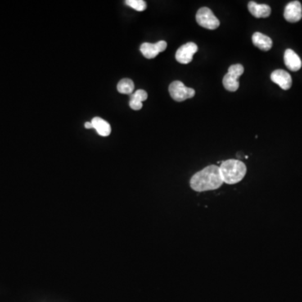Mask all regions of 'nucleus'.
I'll return each mask as SVG.
<instances>
[{"instance_id":"obj_1","label":"nucleus","mask_w":302,"mask_h":302,"mask_svg":"<svg viewBox=\"0 0 302 302\" xmlns=\"http://www.w3.org/2000/svg\"><path fill=\"white\" fill-rule=\"evenodd\" d=\"M222 184L223 181L221 177L220 168L216 164H211L196 172L190 181L191 189L197 192L214 191L220 188Z\"/></svg>"},{"instance_id":"obj_2","label":"nucleus","mask_w":302,"mask_h":302,"mask_svg":"<svg viewBox=\"0 0 302 302\" xmlns=\"http://www.w3.org/2000/svg\"><path fill=\"white\" fill-rule=\"evenodd\" d=\"M221 177L224 183L234 185L244 179L247 167L244 162L239 160H227L221 163Z\"/></svg>"},{"instance_id":"obj_3","label":"nucleus","mask_w":302,"mask_h":302,"mask_svg":"<svg viewBox=\"0 0 302 302\" xmlns=\"http://www.w3.org/2000/svg\"><path fill=\"white\" fill-rule=\"evenodd\" d=\"M244 68L241 64H235L228 68V72L222 79V84L225 89L229 92H236L240 87L239 78L243 75Z\"/></svg>"},{"instance_id":"obj_4","label":"nucleus","mask_w":302,"mask_h":302,"mask_svg":"<svg viewBox=\"0 0 302 302\" xmlns=\"http://www.w3.org/2000/svg\"><path fill=\"white\" fill-rule=\"evenodd\" d=\"M196 20L200 26L208 29H216L220 25V21L216 17L213 11L207 7L201 8L197 11Z\"/></svg>"},{"instance_id":"obj_5","label":"nucleus","mask_w":302,"mask_h":302,"mask_svg":"<svg viewBox=\"0 0 302 302\" xmlns=\"http://www.w3.org/2000/svg\"><path fill=\"white\" fill-rule=\"evenodd\" d=\"M169 92L172 98L177 102H183L193 97L196 94L195 90L186 87L180 81H175L170 85Z\"/></svg>"},{"instance_id":"obj_6","label":"nucleus","mask_w":302,"mask_h":302,"mask_svg":"<svg viewBox=\"0 0 302 302\" xmlns=\"http://www.w3.org/2000/svg\"><path fill=\"white\" fill-rule=\"evenodd\" d=\"M198 47L193 42H188L181 46L176 53V59L181 64H189L193 59V56L196 53Z\"/></svg>"},{"instance_id":"obj_7","label":"nucleus","mask_w":302,"mask_h":302,"mask_svg":"<svg viewBox=\"0 0 302 302\" xmlns=\"http://www.w3.org/2000/svg\"><path fill=\"white\" fill-rule=\"evenodd\" d=\"M167 43L164 41H158L156 43H143L141 46V53L145 58L153 59L166 49Z\"/></svg>"},{"instance_id":"obj_8","label":"nucleus","mask_w":302,"mask_h":302,"mask_svg":"<svg viewBox=\"0 0 302 302\" xmlns=\"http://www.w3.org/2000/svg\"><path fill=\"white\" fill-rule=\"evenodd\" d=\"M284 17L290 23L300 21L302 18L301 4L299 1L289 3L284 11Z\"/></svg>"},{"instance_id":"obj_9","label":"nucleus","mask_w":302,"mask_h":302,"mask_svg":"<svg viewBox=\"0 0 302 302\" xmlns=\"http://www.w3.org/2000/svg\"><path fill=\"white\" fill-rule=\"evenodd\" d=\"M271 78L272 82L280 86L283 90L290 89L292 85L291 76L284 70L274 71Z\"/></svg>"},{"instance_id":"obj_10","label":"nucleus","mask_w":302,"mask_h":302,"mask_svg":"<svg viewBox=\"0 0 302 302\" xmlns=\"http://www.w3.org/2000/svg\"><path fill=\"white\" fill-rule=\"evenodd\" d=\"M285 64L288 69L292 72H297L301 68L302 62L300 57L291 49H287L284 55Z\"/></svg>"},{"instance_id":"obj_11","label":"nucleus","mask_w":302,"mask_h":302,"mask_svg":"<svg viewBox=\"0 0 302 302\" xmlns=\"http://www.w3.org/2000/svg\"><path fill=\"white\" fill-rule=\"evenodd\" d=\"M248 9L255 18H267L271 14V8L268 5H259L254 1H250L248 4Z\"/></svg>"},{"instance_id":"obj_12","label":"nucleus","mask_w":302,"mask_h":302,"mask_svg":"<svg viewBox=\"0 0 302 302\" xmlns=\"http://www.w3.org/2000/svg\"><path fill=\"white\" fill-rule=\"evenodd\" d=\"M252 41L254 46H256L259 50L263 51H268L272 48L273 46V41L267 37L265 35L262 34L260 32H255L253 35Z\"/></svg>"},{"instance_id":"obj_13","label":"nucleus","mask_w":302,"mask_h":302,"mask_svg":"<svg viewBox=\"0 0 302 302\" xmlns=\"http://www.w3.org/2000/svg\"><path fill=\"white\" fill-rule=\"evenodd\" d=\"M129 106L133 110H141L142 109V103L148 98V93L145 90L140 89L133 92L129 96Z\"/></svg>"},{"instance_id":"obj_14","label":"nucleus","mask_w":302,"mask_h":302,"mask_svg":"<svg viewBox=\"0 0 302 302\" xmlns=\"http://www.w3.org/2000/svg\"><path fill=\"white\" fill-rule=\"evenodd\" d=\"M93 128L96 129L97 133L103 137H107L111 133V126L107 121L101 119L99 117H95L91 121Z\"/></svg>"},{"instance_id":"obj_15","label":"nucleus","mask_w":302,"mask_h":302,"mask_svg":"<svg viewBox=\"0 0 302 302\" xmlns=\"http://www.w3.org/2000/svg\"><path fill=\"white\" fill-rule=\"evenodd\" d=\"M118 91L122 94H129L131 95L133 93V90H135V83L133 81L128 78H124L122 79L119 82V84L117 86Z\"/></svg>"},{"instance_id":"obj_16","label":"nucleus","mask_w":302,"mask_h":302,"mask_svg":"<svg viewBox=\"0 0 302 302\" xmlns=\"http://www.w3.org/2000/svg\"><path fill=\"white\" fill-rule=\"evenodd\" d=\"M125 4L126 5H128L133 10L140 11V12H142L147 8V5L144 0H127L125 1Z\"/></svg>"},{"instance_id":"obj_17","label":"nucleus","mask_w":302,"mask_h":302,"mask_svg":"<svg viewBox=\"0 0 302 302\" xmlns=\"http://www.w3.org/2000/svg\"><path fill=\"white\" fill-rule=\"evenodd\" d=\"M85 128L91 129V128H93V126H92L91 122H87V123H85Z\"/></svg>"}]
</instances>
